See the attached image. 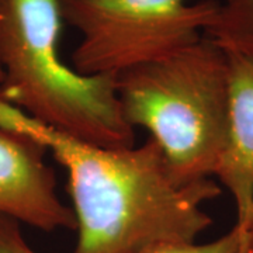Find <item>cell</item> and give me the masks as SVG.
I'll return each instance as SVG.
<instances>
[{
  "instance_id": "6da1fadb",
  "label": "cell",
  "mask_w": 253,
  "mask_h": 253,
  "mask_svg": "<svg viewBox=\"0 0 253 253\" xmlns=\"http://www.w3.org/2000/svg\"><path fill=\"white\" fill-rule=\"evenodd\" d=\"M0 126L51 152L68 173L76 218L73 253H139L196 242L212 219L204 204L221 189L211 179L181 183L154 139L106 148L65 135L0 99Z\"/></svg>"
},
{
  "instance_id": "7a4b0ae2",
  "label": "cell",
  "mask_w": 253,
  "mask_h": 253,
  "mask_svg": "<svg viewBox=\"0 0 253 253\" xmlns=\"http://www.w3.org/2000/svg\"><path fill=\"white\" fill-rule=\"evenodd\" d=\"M61 0H0V99L65 135L106 148L134 146L113 75L63 62Z\"/></svg>"
},
{
  "instance_id": "3957f363",
  "label": "cell",
  "mask_w": 253,
  "mask_h": 253,
  "mask_svg": "<svg viewBox=\"0 0 253 253\" xmlns=\"http://www.w3.org/2000/svg\"><path fill=\"white\" fill-rule=\"evenodd\" d=\"M126 123L142 126L181 183L214 176L228 134V56L207 37L116 76Z\"/></svg>"
},
{
  "instance_id": "277c9868",
  "label": "cell",
  "mask_w": 253,
  "mask_h": 253,
  "mask_svg": "<svg viewBox=\"0 0 253 253\" xmlns=\"http://www.w3.org/2000/svg\"><path fill=\"white\" fill-rule=\"evenodd\" d=\"M217 0H61L79 34L73 68L113 75L155 62L204 38Z\"/></svg>"
},
{
  "instance_id": "5b68a950",
  "label": "cell",
  "mask_w": 253,
  "mask_h": 253,
  "mask_svg": "<svg viewBox=\"0 0 253 253\" xmlns=\"http://www.w3.org/2000/svg\"><path fill=\"white\" fill-rule=\"evenodd\" d=\"M45 154L33 139L0 126V214L45 232L76 229Z\"/></svg>"
},
{
  "instance_id": "8992f818",
  "label": "cell",
  "mask_w": 253,
  "mask_h": 253,
  "mask_svg": "<svg viewBox=\"0 0 253 253\" xmlns=\"http://www.w3.org/2000/svg\"><path fill=\"white\" fill-rule=\"evenodd\" d=\"M228 56V134L214 176L235 201L236 229L252 253L253 239V58Z\"/></svg>"
},
{
  "instance_id": "52a82bcc",
  "label": "cell",
  "mask_w": 253,
  "mask_h": 253,
  "mask_svg": "<svg viewBox=\"0 0 253 253\" xmlns=\"http://www.w3.org/2000/svg\"><path fill=\"white\" fill-rule=\"evenodd\" d=\"M204 37L225 51L253 58V0H217Z\"/></svg>"
},
{
  "instance_id": "ba28073f",
  "label": "cell",
  "mask_w": 253,
  "mask_h": 253,
  "mask_svg": "<svg viewBox=\"0 0 253 253\" xmlns=\"http://www.w3.org/2000/svg\"><path fill=\"white\" fill-rule=\"evenodd\" d=\"M139 253H249L244 239L235 226L225 235L207 244L197 242H168L152 246Z\"/></svg>"
},
{
  "instance_id": "9c48e42d",
  "label": "cell",
  "mask_w": 253,
  "mask_h": 253,
  "mask_svg": "<svg viewBox=\"0 0 253 253\" xmlns=\"http://www.w3.org/2000/svg\"><path fill=\"white\" fill-rule=\"evenodd\" d=\"M0 253H37L26 241L20 222L0 214Z\"/></svg>"
},
{
  "instance_id": "30bf717a",
  "label": "cell",
  "mask_w": 253,
  "mask_h": 253,
  "mask_svg": "<svg viewBox=\"0 0 253 253\" xmlns=\"http://www.w3.org/2000/svg\"><path fill=\"white\" fill-rule=\"evenodd\" d=\"M1 81H3V75H1V71H0V83H1Z\"/></svg>"
},
{
  "instance_id": "8fae6325",
  "label": "cell",
  "mask_w": 253,
  "mask_h": 253,
  "mask_svg": "<svg viewBox=\"0 0 253 253\" xmlns=\"http://www.w3.org/2000/svg\"><path fill=\"white\" fill-rule=\"evenodd\" d=\"M252 253H253V239H252Z\"/></svg>"
}]
</instances>
